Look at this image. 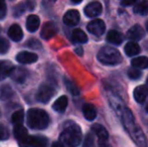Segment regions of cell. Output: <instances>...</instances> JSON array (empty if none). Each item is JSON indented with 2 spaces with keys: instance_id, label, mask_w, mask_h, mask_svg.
<instances>
[{
  "instance_id": "cell-32",
  "label": "cell",
  "mask_w": 148,
  "mask_h": 147,
  "mask_svg": "<svg viewBox=\"0 0 148 147\" xmlns=\"http://www.w3.org/2000/svg\"><path fill=\"white\" fill-rule=\"evenodd\" d=\"M27 45H28V46H30L31 49H41V43L39 42L38 40H36L35 38L29 39V40H28V42H27Z\"/></svg>"
},
{
  "instance_id": "cell-10",
  "label": "cell",
  "mask_w": 148,
  "mask_h": 147,
  "mask_svg": "<svg viewBox=\"0 0 148 147\" xmlns=\"http://www.w3.org/2000/svg\"><path fill=\"white\" fill-rule=\"evenodd\" d=\"M62 21H64V23L66 24V25H70V26L76 25V24H78L79 21H80V13H79V11L76 9L69 10L64 15Z\"/></svg>"
},
{
  "instance_id": "cell-3",
  "label": "cell",
  "mask_w": 148,
  "mask_h": 147,
  "mask_svg": "<svg viewBox=\"0 0 148 147\" xmlns=\"http://www.w3.org/2000/svg\"><path fill=\"white\" fill-rule=\"evenodd\" d=\"M27 124L31 129L43 130L49 124V116L41 109H29L27 112Z\"/></svg>"
},
{
  "instance_id": "cell-39",
  "label": "cell",
  "mask_w": 148,
  "mask_h": 147,
  "mask_svg": "<svg viewBox=\"0 0 148 147\" xmlns=\"http://www.w3.org/2000/svg\"><path fill=\"white\" fill-rule=\"evenodd\" d=\"M76 53H78L79 55H83V53H84V51H83L82 47H77V49H76Z\"/></svg>"
},
{
  "instance_id": "cell-7",
  "label": "cell",
  "mask_w": 148,
  "mask_h": 147,
  "mask_svg": "<svg viewBox=\"0 0 148 147\" xmlns=\"http://www.w3.org/2000/svg\"><path fill=\"white\" fill-rule=\"evenodd\" d=\"M89 32H91L92 34L96 36H101L102 34L105 32L106 26L105 23L102 19H94L91 22H89L87 25Z\"/></svg>"
},
{
  "instance_id": "cell-35",
  "label": "cell",
  "mask_w": 148,
  "mask_h": 147,
  "mask_svg": "<svg viewBox=\"0 0 148 147\" xmlns=\"http://www.w3.org/2000/svg\"><path fill=\"white\" fill-rule=\"evenodd\" d=\"M5 15H6V4L4 1L0 0V19L4 18Z\"/></svg>"
},
{
  "instance_id": "cell-25",
  "label": "cell",
  "mask_w": 148,
  "mask_h": 147,
  "mask_svg": "<svg viewBox=\"0 0 148 147\" xmlns=\"http://www.w3.org/2000/svg\"><path fill=\"white\" fill-rule=\"evenodd\" d=\"M134 12L136 14H140V15H146L148 13V0H143V1H139L135 4L134 8H133Z\"/></svg>"
},
{
  "instance_id": "cell-9",
  "label": "cell",
  "mask_w": 148,
  "mask_h": 147,
  "mask_svg": "<svg viewBox=\"0 0 148 147\" xmlns=\"http://www.w3.org/2000/svg\"><path fill=\"white\" fill-rule=\"evenodd\" d=\"M84 12L86 14V16L88 17H96L99 16L102 13V4L98 1H94L89 3L88 5L85 7Z\"/></svg>"
},
{
  "instance_id": "cell-20",
  "label": "cell",
  "mask_w": 148,
  "mask_h": 147,
  "mask_svg": "<svg viewBox=\"0 0 148 147\" xmlns=\"http://www.w3.org/2000/svg\"><path fill=\"white\" fill-rule=\"evenodd\" d=\"M107 40L109 41L110 43H113V44L119 45L123 42V36L120 34L117 30H109L107 34Z\"/></svg>"
},
{
  "instance_id": "cell-23",
  "label": "cell",
  "mask_w": 148,
  "mask_h": 147,
  "mask_svg": "<svg viewBox=\"0 0 148 147\" xmlns=\"http://www.w3.org/2000/svg\"><path fill=\"white\" fill-rule=\"evenodd\" d=\"M68 106V98L66 96H60L58 100H56V102L53 105V109L56 112L59 113H62L66 109Z\"/></svg>"
},
{
  "instance_id": "cell-33",
  "label": "cell",
  "mask_w": 148,
  "mask_h": 147,
  "mask_svg": "<svg viewBox=\"0 0 148 147\" xmlns=\"http://www.w3.org/2000/svg\"><path fill=\"white\" fill-rule=\"evenodd\" d=\"M93 142H94V138L92 136V134L88 133L85 138V141H84V146L85 147H91L93 145Z\"/></svg>"
},
{
  "instance_id": "cell-11",
  "label": "cell",
  "mask_w": 148,
  "mask_h": 147,
  "mask_svg": "<svg viewBox=\"0 0 148 147\" xmlns=\"http://www.w3.org/2000/svg\"><path fill=\"white\" fill-rule=\"evenodd\" d=\"M145 36V31L139 24H135V25L131 26L129 30L127 31V37L131 40H139V39L143 38Z\"/></svg>"
},
{
  "instance_id": "cell-4",
  "label": "cell",
  "mask_w": 148,
  "mask_h": 147,
  "mask_svg": "<svg viewBox=\"0 0 148 147\" xmlns=\"http://www.w3.org/2000/svg\"><path fill=\"white\" fill-rule=\"evenodd\" d=\"M100 63L108 66H116L122 62V55L117 49L112 46H104L98 53Z\"/></svg>"
},
{
  "instance_id": "cell-30",
  "label": "cell",
  "mask_w": 148,
  "mask_h": 147,
  "mask_svg": "<svg viewBox=\"0 0 148 147\" xmlns=\"http://www.w3.org/2000/svg\"><path fill=\"white\" fill-rule=\"evenodd\" d=\"M9 47H10L9 41L6 38H4V37H1V38H0V53H1V55L6 53L9 51Z\"/></svg>"
},
{
  "instance_id": "cell-29",
  "label": "cell",
  "mask_w": 148,
  "mask_h": 147,
  "mask_svg": "<svg viewBox=\"0 0 148 147\" xmlns=\"http://www.w3.org/2000/svg\"><path fill=\"white\" fill-rule=\"evenodd\" d=\"M23 119H24V114H23V111H22V110L15 111L13 113V115H12V117H11L12 123H13L15 126L22 125Z\"/></svg>"
},
{
  "instance_id": "cell-5",
  "label": "cell",
  "mask_w": 148,
  "mask_h": 147,
  "mask_svg": "<svg viewBox=\"0 0 148 147\" xmlns=\"http://www.w3.org/2000/svg\"><path fill=\"white\" fill-rule=\"evenodd\" d=\"M13 133L17 140L20 147H29V139L30 136H28L27 129L22 125H17L14 127Z\"/></svg>"
},
{
  "instance_id": "cell-12",
  "label": "cell",
  "mask_w": 148,
  "mask_h": 147,
  "mask_svg": "<svg viewBox=\"0 0 148 147\" xmlns=\"http://www.w3.org/2000/svg\"><path fill=\"white\" fill-rule=\"evenodd\" d=\"M37 55L30 51H21L16 55V61L20 64H32L37 61Z\"/></svg>"
},
{
  "instance_id": "cell-19",
  "label": "cell",
  "mask_w": 148,
  "mask_h": 147,
  "mask_svg": "<svg viewBox=\"0 0 148 147\" xmlns=\"http://www.w3.org/2000/svg\"><path fill=\"white\" fill-rule=\"evenodd\" d=\"M141 49L140 45L138 44L135 41H129V42L126 43L124 47V51L128 57H135V55H139Z\"/></svg>"
},
{
  "instance_id": "cell-31",
  "label": "cell",
  "mask_w": 148,
  "mask_h": 147,
  "mask_svg": "<svg viewBox=\"0 0 148 147\" xmlns=\"http://www.w3.org/2000/svg\"><path fill=\"white\" fill-rule=\"evenodd\" d=\"M142 76V73L138 69H130L128 71V77L132 80H137Z\"/></svg>"
},
{
  "instance_id": "cell-6",
  "label": "cell",
  "mask_w": 148,
  "mask_h": 147,
  "mask_svg": "<svg viewBox=\"0 0 148 147\" xmlns=\"http://www.w3.org/2000/svg\"><path fill=\"white\" fill-rule=\"evenodd\" d=\"M55 95V89L51 86L47 84H43L39 87L38 91L36 93L37 101L41 103H47Z\"/></svg>"
},
{
  "instance_id": "cell-24",
  "label": "cell",
  "mask_w": 148,
  "mask_h": 147,
  "mask_svg": "<svg viewBox=\"0 0 148 147\" xmlns=\"http://www.w3.org/2000/svg\"><path fill=\"white\" fill-rule=\"evenodd\" d=\"M72 38L74 40V42H77V43H86L88 41V36L87 34L83 31L82 29H75L72 34Z\"/></svg>"
},
{
  "instance_id": "cell-38",
  "label": "cell",
  "mask_w": 148,
  "mask_h": 147,
  "mask_svg": "<svg viewBox=\"0 0 148 147\" xmlns=\"http://www.w3.org/2000/svg\"><path fill=\"white\" fill-rule=\"evenodd\" d=\"M51 147H64V145L60 141H57V142H53Z\"/></svg>"
},
{
  "instance_id": "cell-17",
  "label": "cell",
  "mask_w": 148,
  "mask_h": 147,
  "mask_svg": "<svg viewBox=\"0 0 148 147\" xmlns=\"http://www.w3.org/2000/svg\"><path fill=\"white\" fill-rule=\"evenodd\" d=\"M39 25H40V19H39L38 16L34 15V14H31L27 17L26 19V28H27L28 31L34 32L38 29Z\"/></svg>"
},
{
  "instance_id": "cell-15",
  "label": "cell",
  "mask_w": 148,
  "mask_h": 147,
  "mask_svg": "<svg viewBox=\"0 0 148 147\" xmlns=\"http://www.w3.org/2000/svg\"><path fill=\"white\" fill-rule=\"evenodd\" d=\"M92 130L97 135V137L99 138L100 142H106L108 140V138H109V134H108L107 130L101 124H94L92 126Z\"/></svg>"
},
{
  "instance_id": "cell-43",
  "label": "cell",
  "mask_w": 148,
  "mask_h": 147,
  "mask_svg": "<svg viewBox=\"0 0 148 147\" xmlns=\"http://www.w3.org/2000/svg\"><path fill=\"white\" fill-rule=\"evenodd\" d=\"M0 30H1V29H0Z\"/></svg>"
},
{
  "instance_id": "cell-8",
  "label": "cell",
  "mask_w": 148,
  "mask_h": 147,
  "mask_svg": "<svg viewBox=\"0 0 148 147\" xmlns=\"http://www.w3.org/2000/svg\"><path fill=\"white\" fill-rule=\"evenodd\" d=\"M58 30H59V28H58V25L55 22H51V21L45 22V25L41 28L40 36L43 39H49L57 34Z\"/></svg>"
},
{
  "instance_id": "cell-1",
  "label": "cell",
  "mask_w": 148,
  "mask_h": 147,
  "mask_svg": "<svg viewBox=\"0 0 148 147\" xmlns=\"http://www.w3.org/2000/svg\"><path fill=\"white\" fill-rule=\"evenodd\" d=\"M120 116H121L123 126L126 129V131L129 133V135L131 136L132 140L135 142V144L138 147H147L146 137H145L142 129L139 126L136 125L135 118L130 109L125 107Z\"/></svg>"
},
{
  "instance_id": "cell-18",
  "label": "cell",
  "mask_w": 148,
  "mask_h": 147,
  "mask_svg": "<svg viewBox=\"0 0 148 147\" xmlns=\"http://www.w3.org/2000/svg\"><path fill=\"white\" fill-rule=\"evenodd\" d=\"M27 76V71L22 69V68H14V70L12 71L11 75H10V77L17 83H23L26 80Z\"/></svg>"
},
{
  "instance_id": "cell-16",
  "label": "cell",
  "mask_w": 148,
  "mask_h": 147,
  "mask_svg": "<svg viewBox=\"0 0 148 147\" xmlns=\"http://www.w3.org/2000/svg\"><path fill=\"white\" fill-rule=\"evenodd\" d=\"M14 67L10 62L8 61H0V81L5 79L6 77L10 76Z\"/></svg>"
},
{
  "instance_id": "cell-34",
  "label": "cell",
  "mask_w": 148,
  "mask_h": 147,
  "mask_svg": "<svg viewBox=\"0 0 148 147\" xmlns=\"http://www.w3.org/2000/svg\"><path fill=\"white\" fill-rule=\"evenodd\" d=\"M24 12V6L23 4H18L17 6H16L15 8H14V15L16 16V17H18V16L20 15V14H22Z\"/></svg>"
},
{
  "instance_id": "cell-14",
  "label": "cell",
  "mask_w": 148,
  "mask_h": 147,
  "mask_svg": "<svg viewBox=\"0 0 148 147\" xmlns=\"http://www.w3.org/2000/svg\"><path fill=\"white\" fill-rule=\"evenodd\" d=\"M8 36L14 41H20L23 37V31L18 24L14 23L8 29Z\"/></svg>"
},
{
  "instance_id": "cell-37",
  "label": "cell",
  "mask_w": 148,
  "mask_h": 147,
  "mask_svg": "<svg viewBox=\"0 0 148 147\" xmlns=\"http://www.w3.org/2000/svg\"><path fill=\"white\" fill-rule=\"evenodd\" d=\"M137 2L135 0H128V1H121V5H124V6H128V5H132V4H136Z\"/></svg>"
},
{
  "instance_id": "cell-28",
  "label": "cell",
  "mask_w": 148,
  "mask_h": 147,
  "mask_svg": "<svg viewBox=\"0 0 148 147\" xmlns=\"http://www.w3.org/2000/svg\"><path fill=\"white\" fill-rule=\"evenodd\" d=\"M64 85H66V89H68L69 92H70L71 94L74 95V96H78V95L80 94V90H79L78 86H77V85L75 84V83L73 82L71 79L64 77Z\"/></svg>"
},
{
  "instance_id": "cell-21",
  "label": "cell",
  "mask_w": 148,
  "mask_h": 147,
  "mask_svg": "<svg viewBox=\"0 0 148 147\" xmlns=\"http://www.w3.org/2000/svg\"><path fill=\"white\" fill-rule=\"evenodd\" d=\"M83 113L84 117L89 121H93L97 117V110L92 104H85L83 106Z\"/></svg>"
},
{
  "instance_id": "cell-22",
  "label": "cell",
  "mask_w": 148,
  "mask_h": 147,
  "mask_svg": "<svg viewBox=\"0 0 148 147\" xmlns=\"http://www.w3.org/2000/svg\"><path fill=\"white\" fill-rule=\"evenodd\" d=\"M47 139L43 136H30L29 147H47Z\"/></svg>"
},
{
  "instance_id": "cell-13",
  "label": "cell",
  "mask_w": 148,
  "mask_h": 147,
  "mask_svg": "<svg viewBox=\"0 0 148 147\" xmlns=\"http://www.w3.org/2000/svg\"><path fill=\"white\" fill-rule=\"evenodd\" d=\"M133 96L137 103L139 104H143L146 101L148 97V89L145 86H138L134 89L133 92Z\"/></svg>"
},
{
  "instance_id": "cell-2",
  "label": "cell",
  "mask_w": 148,
  "mask_h": 147,
  "mask_svg": "<svg viewBox=\"0 0 148 147\" xmlns=\"http://www.w3.org/2000/svg\"><path fill=\"white\" fill-rule=\"evenodd\" d=\"M60 140L64 147H78L82 141V131L80 126L72 121L66 122L60 135Z\"/></svg>"
},
{
  "instance_id": "cell-36",
  "label": "cell",
  "mask_w": 148,
  "mask_h": 147,
  "mask_svg": "<svg viewBox=\"0 0 148 147\" xmlns=\"http://www.w3.org/2000/svg\"><path fill=\"white\" fill-rule=\"evenodd\" d=\"M8 138V132L4 126L0 125V140H4Z\"/></svg>"
},
{
  "instance_id": "cell-42",
  "label": "cell",
  "mask_w": 148,
  "mask_h": 147,
  "mask_svg": "<svg viewBox=\"0 0 148 147\" xmlns=\"http://www.w3.org/2000/svg\"><path fill=\"white\" fill-rule=\"evenodd\" d=\"M147 84H148V78H147Z\"/></svg>"
},
{
  "instance_id": "cell-26",
  "label": "cell",
  "mask_w": 148,
  "mask_h": 147,
  "mask_svg": "<svg viewBox=\"0 0 148 147\" xmlns=\"http://www.w3.org/2000/svg\"><path fill=\"white\" fill-rule=\"evenodd\" d=\"M132 66L136 69H147L148 68V57H134L131 62Z\"/></svg>"
},
{
  "instance_id": "cell-27",
  "label": "cell",
  "mask_w": 148,
  "mask_h": 147,
  "mask_svg": "<svg viewBox=\"0 0 148 147\" xmlns=\"http://www.w3.org/2000/svg\"><path fill=\"white\" fill-rule=\"evenodd\" d=\"M13 95H14L13 90H12L9 85H3V86L0 88V99H1L2 101L9 100V99L12 98Z\"/></svg>"
},
{
  "instance_id": "cell-40",
  "label": "cell",
  "mask_w": 148,
  "mask_h": 147,
  "mask_svg": "<svg viewBox=\"0 0 148 147\" xmlns=\"http://www.w3.org/2000/svg\"><path fill=\"white\" fill-rule=\"evenodd\" d=\"M100 147H111V146L106 143V142H100Z\"/></svg>"
},
{
  "instance_id": "cell-41",
  "label": "cell",
  "mask_w": 148,
  "mask_h": 147,
  "mask_svg": "<svg viewBox=\"0 0 148 147\" xmlns=\"http://www.w3.org/2000/svg\"><path fill=\"white\" fill-rule=\"evenodd\" d=\"M146 29H147V32H148V21H147V23H146Z\"/></svg>"
}]
</instances>
